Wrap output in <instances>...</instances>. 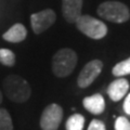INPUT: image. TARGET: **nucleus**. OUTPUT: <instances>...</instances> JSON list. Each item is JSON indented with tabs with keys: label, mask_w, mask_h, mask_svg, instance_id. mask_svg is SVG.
<instances>
[{
	"label": "nucleus",
	"mask_w": 130,
	"mask_h": 130,
	"mask_svg": "<svg viewBox=\"0 0 130 130\" xmlns=\"http://www.w3.org/2000/svg\"><path fill=\"white\" fill-rule=\"evenodd\" d=\"M124 111L127 115H130V93L126 96V99L124 101Z\"/></svg>",
	"instance_id": "obj_18"
},
{
	"label": "nucleus",
	"mask_w": 130,
	"mask_h": 130,
	"mask_svg": "<svg viewBox=\"0 0 130 130\" xmlns=\"http://www.w3.org/2000/svg\"><path fill=\"white\" fill-rule=\"evenodd\" d=\"M77 54L70 48L56 51L52 58V72L55 76L63 78L71 75L77 65Z\"/></svg>",
	"instance_id": "obj_2"
},
{
	"label": "nucleus",
	"mask_w": 130,
	"mask_h": 130,
	"mask_svg": "<svg viewBox=\"0 0 130 130\" xmlns=\"http://www.w3.org/2000/svg\"><path fill=\"white\" fill-rule=\"evenodd\" d=\"M98 14L113 23H125L130 19V11L120 1H105L98 8Z\"/></svg>",
	"instance_id": "obj_3"
},
{
	"label": "nucleus",
	"mask_w": 130,
	"mask_h": 130,
	"mask_svg": "<svg viewBox=\"0 0 130 130\" xmlns=\"http://www.w3.org/2000/svg\"><path fill=\"white\" fill-rule=\"evenodd\" d=\"M113 75L115 77H124L130 74V58L117 63L112 70Z\"/></svg>",
	"instance_id": "obj_13"
},
{
	"label": "nucleus",
	"mask_w": 130,
	"mask_h": 130,
	"mask_svg": "<svg viewBox=\"0 0 130 130\" xmlns=\"http://www.w3.org/2000/svg\"><path fill=\"white\" fill-rule=\"evenodd\" d=\"M88 130H106V128H105V125L102 120L93 119L89 125Z\"/></svg>",
	"instance_id": "obj_17"
},
{
	"label": "nucleus",
	"mask_w": 130,
	"mask_h": 130,
	"mask_svg": "<svg viewBox=\"0 0 130 130\" xmlns=\"http://www.w3.org/2000/svg\"><path fill=\"white\" fill-rule=\"evenodd\" d=\"M103 68V63L100 60H92L84 66L77 78V85L80 88H87L101 74Z\"/></svg>",
	"instance_id": "obj_6"
},
{
	"label": "nucleus",
	"mask_w": 130,
	"mask_h": 130,
	"mask_svg": "<svg viewBox=\"0 0 130 130\" xmlns=\"http://www.w3.org/2000/svg\"><path fill=\"white\" fill-rule=\"evenodd\" d=\"M115 130H130V121L124 116L115 120Z\"/></svg>",
	"instance_id": "obj_16"
},
{
	"label": "nucleus",
	"mask_w": 130,
	"mask_h": 130,
	"mask_svg": "<svg viewBox=\"0 0 130 130\" xmlns=\"http://www.w3.org/2000/svg\"><path fill=\"white\" fill-rule=\"evenodd\" d=\"M85 126V117L81 114H74L66 120V130H83Z\"/></svg>",
	"instance_id": "obj_12"
},
{
	"label": "nucleus",
	"mask_w": 130,
	"mask_h": 130,
	"mask_svg": "<svg viewBox=\"0 0 130 130\" xmlns=\"http://www.w3.org/2000/svg\"><path fill=\"white\" fill-rule=\"evenodd\" d=\"M2 100H3V98H2V92H1V90H0V104L2 103Z\"/></svg>",
	"instance_id": "obj_19"
},
{
	"label": "nucleus",
	"mask_w": 130,
	"mask_h": 130,
	"mask_svg": "<svg viewBox=\"0 0 130 130\" xmlns=\"http://www.w3.org/2000/svg\"><path fill=\"white\" fill-rule=\"evenodd\" d=\"M56 20L55 12L52 9H44L30 15V24L35 34H41L54 24Z\"/></svg>",
	"instance_id": "obj_7"
},
{
	"label": "nucleus",
	"mask_w": 130,
	"mask_h": 130,
	"mask_svg": "<svg viewBox=\"0 0 130 130\" xmlns=\"http://www.w3.org/2000/svg\"><path fill=\"white\" fill-rule=\"evenodd\" d=\"M3 91L12 102L24 103L30 98L31 89L27 81L19 75H9L3 80Z\"/></svg>",
	"instance_id": "obj_1"
},
{
	"label": "nucleus",
	"mask_w": 130,
	"mask_h": 130,
	"mask_svg": "<svg viewBox=\"0 0 130 130\" xmlns=\"http://www.w3.org/2000/svg\"><path fill=\"white\" fill-rule=\"evenodd\" d=\"M129 89V83L127 79L123 78V77H118L116 80L112 81L107 87V94L109 99L114 102L120 101L126 95Z\"/></svg>",
	"instance_id": "obj_9"
},
{
	"label": "nucleus",
	"mask_w": 130,
	"mask_h": 130,
	"mask_svg": "<svg viewBox=\"0 0 130 130\" xmlns=\"http://www.w3.org/2000/svg\"><path fill=\"white\" fill-rule=\"evenodd\" d=\"M83 0H62V13L68 23H75L81 15Z\"/></svg>",
	"instance_id": "obj_8"
},
{
	"label": "nucleus",
	"mask_w": 130,
	"mask_h": 130,
	"mask_svg": "<svg viewBox=\"0 0 130 130\" xmlns=\"http://www.w3.org/2000/svg\"><path fill=\"white\" fill-rule=\"evenodd\" d=\"M83 105L89 113L94 114V115L102 114L105 109L104 98L100 93H95L93 95L86 96L83 100Z\"/></svg>",
	"instance_id": "obj_10"
},
{
	"label": "nucleus",
	"mask_w": 130,
	"mask_h": 130,
	"mask_svg": "<svg viewBox=\"0 0 130 130\" xmlns=\"http://www.w3.org/2000/svg\"><path fill=\"white\" fill-rule=\"evenodd\" d=\"M0 130H13L11 115L6 108H0Z\"/></svg>",
	"instance_id": "obj_15"
},
{
	"label": "nucleus",
	"mask_w": 130,
	"mask_h": 130,
	"mask_svg": "<svg viewBox=\"0 0 130 130\" xmlns=\"http://www.w3.org/2000/svg\"><path fill=\"white\" fill-rule=\"evenodd\" d=\"M0 63L5 66H14L15 64V54L9 49H0Z\"/></svg>",
	"instance_id": "obj_14"
},
{
	"label": "nucleus",
	"mask_w": 130,
	"mask_h": 130,
	"mask_svg": "<svg viewBox=\"0 0 130 130\" xmlns=\"http://www.w3.org/2000/svg\"><path fill=\"white\" fill-rule=\"evenodd\" d=\"M63 118V109L59 104H49L40 117V127L42 130H58Z\"/></svg>",
	"instance_id": "obj_5"
},
{
	"label": "nucleus",
	"mask_w": 130,
	"mask_h": 130,
	"mask_svg": "<svg viewBox=\"0 0 130 130\" xmlns=\"http://www.w3.org/2000/svg\"><path fill=\"white\" fill-rule=\"evenodd\" d=\"M75 24L78 30L91 39H102L107 34V26L102 21L90 15H80Z\"/></svg>",
	"instance_id": "obj_4"
},
{
	"label": "nucleus",
	"mask_w": 130,
	"mask_h": 130,
	"mask_svg": "<svg viewBox=\"0 0 130 130\" xmlns=\"http://www.w3.org/2000/svg\"><path fill=\"white\" fill-rule=\"evenodd\" d=\"M27 36V30L25 26L21 23H16L13 26H11L5 34L2 35V38L8 42L18 43L23 41Z\"/></svg>",
	"instance_id": "obj_11"
}]
</instances>
